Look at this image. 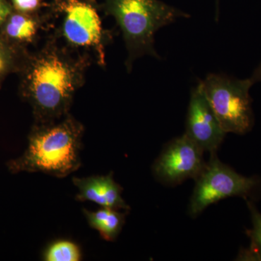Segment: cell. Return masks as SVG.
<instances>
[{"instance_id": "cell-2", "label": "cell", "mask_w": 261, "mask_h": 261, "mask_svg": "<svg viewBox=\"0 0 261 261\" xmlns=\"http://www.w3.org/2000/svg\"><path fill=\"white\" fill-rule=\"evenodd\" d=\"M84 125L70 113L53 123H34L21 157L9 163L12 171L42 173L65 178L82 166Z\"/></svg>"}, {"instance_id": "cell-15", "label": "cell", "mask_w": 261, "mask_h": 261, "mask_svg": "<svg viewBox=\"0 0 261 261\" xmlns=\"http://www.w3.org/2000/svg\"><path fill=\"white\" fill-rule=\"evenodd\" d=\"M13 60L11 49L0 41V78L11 68Z\"/></svg>"}, {"instance_id": "cell-12", "label": "cell", "mask_w": 261, "mask_h": 261, "mask_svg": "<svg viewBox=\"0 0 261 261\" xmlns=\"http://www.w3.org/2000/svg\"><path fill=\"white\" fill-rule=\"evenodd\" d=\"M247 206L251 214L252 228L247 230V236L250 239L249 248L240 252L239 260H261V214L250 201L247 200Z\"/></svg>"}, {"instance_id": "cell-1", "label": "cell", "mask_w": 261, "mask_h": 261, "mask_svg": "<svg viewBox=\"0 0 261 261\" xmlns=\"http://www.w3.org/2000/svg\"><path fill=\"white\" fill-rule=\"evenodd\" d=\"M25 60L23 95L32 106L36 124L60 121L69 114L93 61L68 49L51 34Z\"/></svg>"}, {"instance_id": "cell-5", "label": "cell", "mask_w": 261, "mask_h": 261, "mask_svg": "<svg viewBox=\"0 0 261 261\" xmlns=\"http://www.w3.org/2000/svg\"><path fill=\"white\" fill-rule=\"evenodd\" d=\"M206 97L226 134L245 135L254 124L250 89L252 78L238 80L211 73L202 82Z\"/></svg>"}, {"instance_id": "cell-18", "label": "cell", "mask_w": 261, "mask_h": 261, "mask_svg": "<svg viewBox=\"0 0 261 261\" xmlns=\"http://www.w3.org/2000/svg\"><path fill=\"white\" fill-rule=\"evenodd\" d=\"M216 3H217V12H216V15H218L219 14V11H218V9H219V0H216Z\"/></svg>"}, {"instance_id": "cell-14", "label": "cell", "mask_w": 261, "mask_h": 261, "mask_svg": "<svg viewBox=\"0 0 261 261\" xmlns=\"http://www.w3.org/2000/svg\"><path fill=\"white\" fill-rule=\"evenodd\" d=\"M13 7L19 13H38L47 5L44 0H12Z\"/></svg>"}, {"instance_id": "cell-11", "label": "cell", "mask_w": 261, "mask_h": 261, "mask_svg": "<svg viewBox=\"0 0 261 261\" xmlns=\"http://www.w3.org/2000/svg\"><path fill=\"white\" fill-rule=\"evenodd\" d=\"M126 212L101 207L96 211L83 209V214L91 228L97 231L103 240L113 242L121 233L125 224Z\"/></svg>"}, {"instance_id": "cell-13", "label": "cell", "mask_w": 261, "mask_h": 261, "mask_svg": "<svg viewBox=\"0 0 261 261\" xmlns=\"http://www.w3.org/2000/svg\"><path fill=\"white\" fill-rule=\"evenodd\" d=\"M82 257L80 246L66 240L53 242L43 254V258L46 261H80Z\"/></svg>"}, {"instance_id": "cell-4", "label": "cell", "mask_w": 261, "mask_h": 261, "mask_svg": "<svg viewBox=\"0 0 261 261\" xmlns=\"http://www.w3.org/2000/svg\"><path fill=\"white\" fill-rule=\"evenodd\" d=\"M49 15L51 35L71 50L106 67V46L111 35L102 27L97 8L87 0H54Z\"/></svg>"}, {"instance_id": "cell-7", "label": "cell", "mask_w": 261, "mask_h": 261, "mask_svg": "<svg viewBox=\"0 0 261 261\" xmlns=\"http://www.w3.org/2000/svg\"><path fill=\"white\" fill-rule=\"evenodd\" d=\"M203 152L186 135L170 142L153 165L154 176L168 185L197 178L205 163Z\"/></svg>"}, {"instance_id": "cell-3", "label": "cell", "mask_w": 261, "mask_h": 261, "mask_svg": "<svg viewBox=\"0 0 261 261\" xmlns=\"http://www.w3.org/2000/svg\"><path fill=\"white\" fill-rule=\"evenodd\" d=\"M105 8L121 29L128 54L125 65L128 73L136 60L142 56L161 59L154 49V35L160 29L178 18L190 17L160 0H106Z\"/></svg>"}, {"instance_id": "cell-10", "label": "cell", "mask_w": 261, "mask_h": 261, "mask_svg": "<svg viewBox=\"0 0 261 261\" xmlns=\"http://www.w3.org/2000/svg\"><path fill=\"white\" fill-rule=\"evenodd\" d=\"M2 27L8 40L22 46L39 47L51 33L50 16L40 13H12Z\"/></svg>"}, {"instance_id": "cell-16", "label": "cell", "mask_w": 261, "mask_h": 261, "mask_svg": "<svg viewBox=\"0 0 261 261\" xmlns=\"http://www.w3.org/2000/svg\"><path fill=\"white\" fill-rule=\"evenodd\" d=\"M12 13V8L6 0H0V28Z\"/></svg>"}, {"instance_id": "cell-17", "label": "cell", "mask_w": 261, "mask_h": 261, "mask_svg": "<svg viewBox=\"0 0 261 261\" xmlns=\"http://www.w3.org/2000/svg\"><path fill=\"white\" fill-rule=\"evenodd\" d=\"M252 80H253L254 83L256 82H261V63L255 71L254 72L253 75L251 77Z\"/></svg>"}, {"instance_id": "cell-6", "label": "cell", "mask_w": 261, "mask_h": 261, "mask_svg": "<svg viewBox=\"0 0 261 261\" xmlns=\"http://www.w3.org/2000/svg\"><path fill=\"white\" fill-rule=\"evenodd\" d=\"M192 194L189 213L192 217L200 214L206 207L230 197H242L247 200L257 190L260 180L239 174L219 161L216 152L211 153L205 163Z\"/></svg>"}, {"instance_id": "cell-8", "label": "cell", "mask_w": 261, "mask_h": 261, "mask_svg": "<svg viewBox=\"0 0 261 261\" xmlns=\"http://www.w3.org/2000/svg\"><path fill=\"white\" fill-rule=\"evenodd\" d=\"M185 135L211 153L216 152L226 135L206 97L202 82L192 89Z\"/></svg>"}, {"instance_id": "cell-9", "label": "cell", "mask_w": 261, "mask_h": 261, "mask_svg": "<svg viewBox=\"0 0 261 261\" xmlns=\"http://www.w3.org/2000/svg\"><path fill=\"white\" fill-rule=\"evenodd\" d=\"M73 184L78 189L75 200L94 202L101 207L128 211L129 206L122 197L123 189L114 181L113 173L103 176L73 178Z\"/></svg>"}]
</instances>
